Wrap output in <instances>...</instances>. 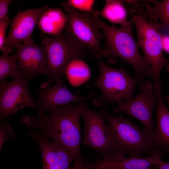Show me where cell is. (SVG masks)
<instances>
[{
    "mask_svg": "<svg viewBox=\"0 0 169 169\" xmlns=\"http://www.w3.org/2000/svg\"><path fill=\"white\" fill-rule=\"evenodd\" d=\"M15 55L19 68L24 75L31 79L39 75H46L47 55L44 47L37 45L34 41L20 43Z\"/></svg>",
    "mask_w": 169,
    "mask_h": 169,
    "instance_id": "13",
    "label": "cell"
},
{
    "mask_svg": "<svg viewBox=\"0 0 169 169\" xmlns=\"http://www.w3.org/2000/svg\"><path fill=\"white\" fill-rule=\"evenodd\" d=\"M62 5L68 17L65 32L91 52L96 59L107 58L108 52L102 48L100 43L104 36L92 20L90 13H81L66 2Z\"/></svg>",
    "mask_w": 169,
    "mask_h": 169,
    "instance_id": "8",
    "label": "cell"
},
{
    "mask_svg": "<svg viewBox=\"0 0 169 169\" xmlns=\"http://www.w3.org/2000/svg\"><path fill=\"white\" fill-rule=\"evenodd\" d=\"M10 22L8 16L0 20V49H1L6 41V29Z\"/></svg>",
    "mask_w": 169,
    "mask_h": 169,
    "instance_id": "24",
    "label": "cell"
},
{
    "mask_svg": "<svg viewBox=\"0 0 169 169\" xmlns=\"http://www.w3.org/2000/svg\"><path fill=\"white\" fill-rule=\"evenodd\" d=\"M17 58L15 55L8 56V53L3 52L0 57V81L2 82L7 78H15L18 75L19 70L16 64Z\"/></svg>",
    "mask_w": 169,
    "mask_h": 169,
    "instance_id": "21",
    "label": "cell"
},
{
    "mask_svg": "<svg viewBox=\"0 0 169 169\" xmlns=\"http://www.w3.org/2000/svg\"><path fill=\"white\" fill-rule=\"evenodd\" d=\"M161 41L163 50L169 54V35H162Z\"/></svg>",
    "mask_w": 169,
    "mask_h": 169,
    "instance_id": "26",
    "label": "cell"
},
{
    "mask_svg": "<svg viewBox=\"0 0 169 169\" xmlns=\"http://www.w3.org/2000/svg\"><path fill=\"white\" fill-rule=\"evenodd\" d=\"M155 4L151 6L148 3H145L146 7V15H150V19L153 21L158 20L163 31L169 30V0H163L160 2L154 1Z\"/></svg>",
    "mask_w": 169,
    "mask_h": 169,
    "instance_id": "20",
    "label": "cell"
},
{
    "mask_svg": "<svg viewBox=\"0 0 169 169\" xmlns=\"http://www.w3.org/2000/svg\"><path fill=\"white\" fill-rule=\"evenodd\" d=\"M42 43L44 45L47 55L46 76L49 79L40 85L42 89H44L64 77L68 64L74 59L83 57L86 49L66 32L58 37H45Z\"/></svg>",
    "mask_w": 169,
    "mask_h": 169,
    "instance_id": "5",
    "label": "cell"
},
{
    "mask_svg": "<svg viewBox=\"0 0 169 169\" xmlns=\"http://www.w3.org/2000/svg\"><path fill=\"white\" fill-rule=\"evenodd\" d=\"M140 92L131 99L117 101V107L114 112H123L139 120L145 128L153 132L155 124L153 111L156 102V92L154 84L148 80L142 81L139 87Z\"/></svg>",
    "mask_w": 169,
    "mask_h": 169,
    "instance_id": "10",
    "label": "cell"
},
{
    "mask_svg": "<svg viewBox=\"0 0 169 169\" xmlns=\"http://www.w3.org/2000/svg\"><path fill=\"white\" fill-rule=\"evenodd\" d=\"M157 99L156 128L153 130V144L158 150L169 151V111L164 103L161 89L156 91Z\"/></svg>",
    "mask_w": 169,
    "mask_h": 169,
    "instance_id": "16",
    "label": "cell"
},
{
    "mask_svg": "<svg viewBox=\"0 0 169 169\" xmlns=\"http://www.w3.org/2000/svg\"><path fill=\"white\" fill-rule=\"evenodd\" d=\"M67 21V16L62 11L50 8L42 15L37 25L43 32L58 37L62 34Z\"/></svg>",
    "mask_w": 169,
    "mask_h": 169,
    "instance_id": "17",
    "label": "cell"
},
{
    "mask_svg": "<svg viewBox=\"0 0 169 169\" xmlns=\"http://www.w3.org/2000/svg\"><path fill=\"white\" fill-rule=\"evenodd\" d=\"M11 2L10 0H0V20L7 16L8 5Z\"/></svg>",
    "mask_w": 169,
    "mask_h": 169,
    "instance_id": "25",
    "label": "cell"
},
{
    "mask_svg": "<svg viewBox=\"0 0 169 169\" xmlns=\"http://www.w3.org/2000/svg\"><path fill=\"white\" fill-rule=\"evenodd\" d=\"M85 102L79 103L80 114L84 120L83 144L94 149L104 159L117 157L112 135L105 124L107 120L106 113L89 110Z\"/></svg>",
    "mask_w": 169,
    "mask_h": 169,
    "instance_id": "7",
    "label": "cell"
},
{
    "mask_svg": "<svg viewBox=\"0 0 169 169\" xmlns=\"http://www.w3.org/2000/svg\"><path fill=\"white\" fill-rule=\"evenodd\" d=\"M160 151L157 150L146 157H115L101 160L99 157L94 162H87L86 165L90 169H147L159 165L162 161Z\"/></svg>",
    "mask_w": 169,
    "mask_h": 169,
    "instance_id": "15",
    "label": "cell"
},
{
    "mask_svg": "<svg viewBox=\"0 0 169 169\" xmlns=\"http://www.w3.org/2000/svg\"><path fill=\"white\" fill-rule=\"evenodd\" d=\"M28 78L19 69L18 76L12 81H4L0 85L1 120L27 107L35 108L36 102L30 93Z\"/></svg>",
    "mask_w": 169,
    "mask_h": 169,
    "instance_id": "9",
    "label": "cell"
},
{
    "mask_svg": "<svg viewBox=\"0 0 169 169\" xmlns=\"http://www.w3.org/2000/svg\"><path fill=\"white\" fill-rule=\"evenodd\" d=\"M91 19L96 26L101 29L105 38V49L108 52V62L116 63L119 58L133 67L136 79L152 76V71L149 63L139 50L137 42L134 37L133 24L129 21L125 25L116 27L114 24L108 25L98 15L90 13Z\"/></svg>",
    "mask_w": 169,
    "mask_h": 169,
    "instance_id": "2",
    "label": "cell"
},
{
    "mask_svg": "<svg viewBox=\"0 0 169 169\" xmlns=\"http://www.w3.org/2000/svg\"><path fill=\"white\" fill-rule=\"evenodd\" d=\"M129 13L131 23L136 28L139 47L151 67L154 89L155 90L161 89V73L169 63V59L166 58L163 54L161 25L156 21L151 19L147 21L142 13L135 14L131 12Z\"/></svg>",
    "mask_w": 169,
    "mask_h": 169,
    "instance_id": "4",
    "label": "cell"
},
{
    "mask_svg": "<svg viewBox=\"0 0 169 169\" xmlns=\"http://www.w3.org/2000/svg\"><path fill=\"white\" fill-rule=\"evenodd\" d=\"M100 69L99 76L92 86L99 89L101 95L93 102L96 106L107 105L119 100L131 99L136 85L142 79L132 78L122 68L116 69L96 59Z\"/></svg>",
    "mask_w": 169,
    "mask_h": 169,
    "instance_id": "6",
    "label": "cell"
},
{
    "mask_svg": "<svg viewBox=\"0 0 169 169\" xmlns=\"http://www.w3.org/2000/svg\"><path fill=\"white\" fill-rule=\"evenodd\" d=\"M29 136L36 141L40 149L43 162V169H70L74 160L71 154L64 148L37 131Z\"/></svg>",
    "mask_w": 169,
    "mask_h": 169,
    "instance_id": "14",
    "label": "cell"
},
{
    "mask_svg": "<svg viewBox=\"0 0 169 169\" xmlns=\"http://www.w3.org/2000/svg\"><path fill=\"white\" fill-rule=\"evenodd\" d=\"M166 69L169 73V63L166 66Z\"/></svg>",
    "mask_w": 169,
    "mask_h": 169,
    "instance_id": "29",
    "label": "cell"
},
{
    "mask_svg": "<svg viewBox=\"0 0 169 169\" xmlns=\"http://www.w3.org/2000/svg\"><path fill=\"white\" fill-rule=\"evenodd\" d=\"M70 6L79 11L99 15L100 11L93 9L95 2L92 0H69L66 2Z\"/></svg>",
    "mask_w": 169,
    "mask_h": 169,
    "instance_id": "22",
    "label": "cell"
},
{
    "mask_svg": "<svg viewBox=\"0 0 169 169\" xmlns=\"http://www.w3.org/2000/svg\"><path fill=\"white\" fill-rule=\"evenodd\" d=\"M65 75L71 85L78 87L89 79L91 72L89 66L84 61L77 59L72 60L68 64Z\"/></svg>",
    "mask_w": 169,
    "mask_h": 169,
    "instance_id": "18",
    "label": "cell"
},
{
    "mask_svg": "<svg viewBox=\"0 0 169 169\" xmlns=\"http://www.w3.org/2000/svg\"><path fill=\"white\" fill-rule=\"evenodd\" d=\"M95 91L83 96L75 95L67 88L65 82L61 79L57 80L52 86L42 89L38 95L36 102L38 115L61 105L78 102L86 101L95 94Z\"/></svg>",
    "mask_w": 169,
    "mask_h": 169,
    "instance_id": "12",
    "label": "cell"
},
{
    "mask_svg": "<svg viewBox=\"0 0 169 169\" xmlns=\"http://www.w3.org/2000/svg\"><path fill=\"white\" fill-rule=\"evenodd\" d=\"M14 133L10 125L8 123H4L3 120H1L0 126V148H1L5 141L14 138Z\"/></svg>",
    "mask_w": 169,
    "mask_h": 169,
    "instance_id": "23",
    "label": "cell"
},
{
    "mask_svg": "<svg viewBox=\"0 0 169 169\" xmlns=\"http://www.w3.org/2000/svg\"><path fill=\"white\" fill-rule=\"evenodd\" d=\"M106 116L117 157H138L157 150L153 144V132L137 126L120 114L115 116L106 113Z\"/></svg>",
    "mask_w": 169,
    "mask_h": 169,
    "instance_id": "3",
    "label": "cell"
},
{
    "mask_svg": "<svg viewBox=\"0 0 169 169\" xmlns=\"http://www.w3.org/2000/svg\"><path fill=\"white\" fill-rule=\"evenodd\" d=\"M123 1L119 0H107L100 14L113 24H120L121 27L126 25L128 11L123 4Z\"/></svg>",
    "mask_w": 169,
    "mask_h": 169,
    "instance_id": "19",
    "label": "cell"
},
{
    "mask_svg": "<svg viewBox=\"0 0 169 169\" xmlns=\"http://www.w3.org/2000/svg\"><path fill=\"white\" fill-rule=\"evenodd\" d=\"M75 161L74 166L70 169H86L84 166L85 162L82 158Z\"/></svg>",
    "mask_w": 169,
    "mask_h": 169,
    "instance_id": "27",
    "label": "cell"
},
{
    "mask_svg": "<svg viewBox=\"0 0 169 169\" xmlns=\"http://www.w3.org/2000/svg\"><path fill=\"white\" fill-rule=\"evenodd\" d=\"M49 112V114L44 113L37 116L24 115L21 121L33 129H39L44 136L52 139L70 152L74 160L82 158L79 103L61 105Z\"/></svg>",
    "mask_w": 169,
    "mask_h": 169,
    "instance_id": "1",
    "label": "cell"
},
{
    "mask_svg": "<svg viewBox=\"0 0 169 169\" xmlns=\"http://www.w3.org/2000/svg\"><path fill=\"white\" fill-rule=\"evenodd\" d=\"M166 100L169 102V95L167 97Z\"/></svg>",
    "mask_w": 169,
    "mask_h": 169,
    "instance_id": "30",
    "label": "cell"
},
{
    "mask_svg": "<svg viewBox=\"0 0 169 169\" xmlns=\"http://www.w3.org/2000/svg\"><path fill=\"white\" fill-rule=\"evenodd\" d=\"M157 166V169H169V162L166 163L162 161Z\"/></svg>",
    "mask_w": 169,
    "mask_h": 169,
    "instance_id": "28",
    "label": "cell"
},
{
    "mask_svg": "<svg viewBox=\"0 0 169 169\" xmlns=\"http://www.w3.org/2000/svg\"><path fill=\"white\" fill-rule=\"evenodd\" d=\"M50 8L48 6L28 9L17 14L12 21L9 35L0 50L9 54L21 42L34 41L32 34L42 15Z\"/></svg>",
    "mask_w": 169,
    "mask_h": 169,
    "instance_id": "11",
    "label": "cell"
}]
</instances>
